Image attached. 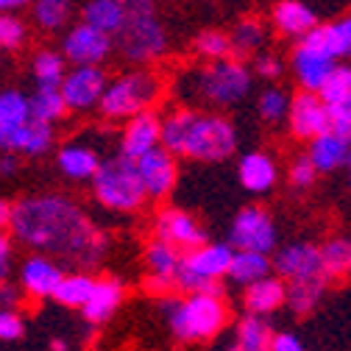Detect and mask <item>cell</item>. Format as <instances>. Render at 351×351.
<instances>
[{"instance_id":"f546056e","label":"cell","mask_w":351,"mask_h":351,"mask_svg":"<svg viewBox=\"0 0 351 351\" xmlns=\"http://www.w3.org/2000/svg\"><path fill=\"white\" fill-rule=\"evenodd\" d=\"M95 282L98 279H93L86 271H73L56 287L53 301H59L62 306H70V310H84L86 301H90V295H93V290H95Z\"/></svg>"},{"instance_id":"f6af8a7d","label":"cell","mask_w":351,"mask_h":351,"mask_svg":"<svg viewBox=\"0 0 351 351\" xmlns=\"http://www.w3.org/2000/svg\"><path fill=\"white\" fill-rule=\"evenodd\" d=\"M329 117H332V131L348 137L351 134V101L343 106H329Z\"/></svg>"},{"instance_id":"7402d4cb","label":"cell","mask_w":351,"mask_h":351,"mask_svg":"<svg viewBox=\"0 0 351 351\" xmlns=\"http://www.w3.org/2000/svg\"><path fill=\"white\" fill-rule=\"evenodd\" d=\"M125 298V287L120 279L114 276H104L95 282V290L90 295V301H86L84 306V318L90 321V324H106L117 310H120V304Z\"/></svg>"},{"instance_id":"9c48e42d","label":"cell","mask_w":351,"mask_h":351,"mask_svg":"<svg viewBox=\"0 0 351 351\" xmlns=\"http://www.w3.org/2000/svg\"><path fill=\"white\" fill-rule=\"evenodd\" d=\"M229 243L234 251H259V254H271L276 248V223L265 206L251 204L243 206L229 229Z\"/></svg>"},{"instance_id":"74e56055","label":"cell","mask_w":351,"mask_h":351,"mask_svg":"<svg viewBox=\"0 0 351 351\" xmlns=\"http://www.w3.org/2000/svg\"><path fill=\"white\" fill-rule=\"evenodd\" d=\"M290 106H293V98L282 90V86H268V90H262V95L256 101L259 117L265 123H282L285 117H290Z\"/></svg>"},{"instance_id":"1f68e13d","label":"cell","mask_w":351,"mask_h":351,"mask_svg":"<svg viewBox=\"0 0 351 351\" xmlns=\"http://www.w3.org/2000/svg\"><path fill=\"white\" fill-rule=\"evenodd\" d=\"M31 75L36 86H62L67 75V59L62 51H36L31 59Z\"/></svg>"},{"instance_id":"f5cc1de1","label":"cell","mask_w":351,"mask_h":351,"mask_svg":"<svg viewBox=\"0 0 351 351\" xmlns=\"http://www.w3.org/2000/svg\"><path fill=\"white\" fill-rule=\"evenodd\" d=\"M31 3V0H0V9H3V14H12V12H20Z\"/></svg>"},{"instance_id":"52a82bcc","label":"cell","mask_w":351,"mask_h":351,"mask_svg":"<svg viewBox=\"0 0 351 351\" xmlns=\"http://www.w3.org/2000/svg\"><path fill=\"white\" fill-rule=\"evenodd\" d=\"M234 245L232 243H206L190 254H184V265L179 274V290L190 293H206V295H223L221 279L229 276L234 262Z\"/></svg>"},{"instance_id":"ba28073f","label":"cell","mask_w":351,"mask_h":351,"mask_svg":"<svg viewBox=\"0 0 351 351\" xmlns=\"http://www.w3.org/2000/svg\"><path fill=\"white\" fill-rule=\"evenodd\" d=\"M162 93V81L148 70H131L109 81L101 101V114L106 120H131L140 112H148Z\"/></svg>"},{"instance_id":"83f0119b","label":"cell","mask_w":351,"mask_h":351,"mask_svg":"<svg viewBox=\"0 0 351 351\" xmlns=\"http://www.w3.org/2000/svg\"><path fill=\"white\" fill-rule=\"evenodd\" d=\"M86 25H93L109 36H117L125 25V6L123 0H90L84 6V20Z\"/></svg>"},{"instance_id":"7c38bea8","label":"cell","mask_w":351,"mask_h":351,"mask_svg":"<svg viewBox=\"0 0 351 351\" xmlns=\"http://www.w3.org/2000/svg\"><path fill=\"white\" fill-rule=\"evenodd\" d=\"M112 39L114 36L86 25V23H78L64 34L62 53L73 67H101V62H106L112 53V45H114Z\"/></svg>"},{"instance_id":"cb8c5ba5","label":"cell","mask_w":351,"mask_h":351,"mask_svg":"<svg viewBox=\"0 0 351 351\" xmlns=\"http://www.w3.org/2000/svg\"><path fill=\"white\" fill-rule=\"evenodd\" d=\"M56 134H53V125L51 123H39V120H31L25 123L23 128H17L9 140H3V145L9 154H23V156H42L48 154L51 145H53Z\"/></svg>"},{"instance_id":"d6a6232c","label":"cell","mask_w":351,"mask_h":351,"mask_svg":"<svg viewBox=\"0 0 351 351\" xmlns=\"http://www.w3.org/2000/svg\"><path fill=\"white\" fill-rule=\"evenodd\" d=\"M67 109L70 106H67V101L62 95V86H36L34 95H31V114L39 123H51L53 125L56 120L64 117Z\"/></svg>"},{"instance_id":"836d02e7","label":"cell","mask_w":351,"mask_h":351,"mask_svg":"<svg viewBox=\"0 0 351 351\" xmlns=\"http://www.w3.org/2000/svg\"><path fill=\"white\" fill-rule=\"evenodd\" d=\"M329 287V279H310V282H290L287 285V306L295 315L313 313L321 304L324 293Z\"/></svg>"},{"instance_id":"5b68a950","label":"cell","mask_w":351,"mask_h":351,"mask_svg":"<svg viewBox=\"0 0 351 351\" xmlns=\"http://www.w3.org/2000/svg\"><path fill=\"white\" fill-rule=\"evenodd\" d=\"M123 6L125 25L114 36L120 53L134 64H148L165 56L167 31L156 14V0H123Z\"/></svg>"},{"instance_id":"603a6c76","label":"cell","mask_w":351,"mask_h":351,"mask_svg":"<svg viewBox=\"0 0 351 351\" xmlns=\"http://www.w3.org/2000/svg\"><path fill=\"white\" fill-rule=\"evenodd\" d=\"M243 304H245V310L254 313V315H271V313L279 310V306L287 304V282L274 276V274L259 279L251 287H245Z\"/></svg>"},{"instance_id":"8d00e7d4","label":"cell","mask_w":351,"mask_h":351,"mask_svg":"<svg viewBox=\"0 0 351 351\" xmlns=\"http://www.w3.org/2000/svg\"><path fill=\"white\" fill-rule=\"evenodd\" d=\"M31 9H34V23L42 31H59L70 20L73 0H34Z\"/></svg>"},{"instance_id":"4dcf8cb0","label":"cell","mask_w":351,"mask_h":351,"mask_svg":"<svg viewBox=\"0 0 351 351\" xmlns=\"http://www.w3.org/2000/svg\"><path fill=\"white\" fill-rule=\"evenodd\" d=\"M276 332L271 329L265 315H254L248 313L240 324H237V346L245 351H271Z\"/></svg>"},{"instance_id":"ee69618b","label":"cell","mask_w":351,"mask_h":351,"mask_svg":"<svg viewBox=\"0 0 351 351\" xmlns=\"http://www.w3.org/2000/svg\"><path fill=\"white\" fill-rule=\"evenodd\" d=\"M282 70H285V64L274 53H259L254 59V73L262 75V78H268V81H276L282 75Z\"/></svg>"},{"instance_id":"7bdbcfd3","label":"cell","mask_w":351,"mask_h":351,"mask_svg":"<svg viewBox=\"0 0 351 351\" xmlns=\"http://www.w3.org/2000/svg\"><path fill=\"white\" fill-rule=\"evenodd\" d=\"M25 332V321L20 310H3L0 313V337L3 340H20Z\"/></svg>"},{"instance_id":"6da1fadb","label":"cell","mask_w":351,"mask_h":351,"mask_svg":"<svg viewBox=\"0 0 351 351\" xmlns=\"http://www.w3.org/2000/svg\"><path fill=\"white\" fill-rule=\"evenodd\" d=\"M9 232L34 254L64 259L81 268H95L109 251V237L90 221L84 206L59 193L14 201Z\"/></svg>"},{"instance_id":"ac0fdd59","label":"cell","mask_w":351,"mask_h":351,"mask_svg":"<svg viewBox=\"0 0 351 351\" xmlns=\"http://www.w3.org/2000/svg\"><path fill=\"white\" fill-rule=\"evenodd\" d=\"M67 274L53 256L31 254L20 268V290L31 298H53L56 287L62 285Z\"/></svg>"},{"instance_id":"277c9868","label":"cell","mask_w":351,"mask_h":351,"mask_svg":"<svg viewBox=\"0 0 351 351\" xmlns=\"http://www.w3.org/2000/svg\"><path fill=\"white\" fill-rule=\"evenodd\" d=\"M162 315L167 329L182 343H201L221 332L229 321V310L221 295L190 293L184 298H162Z\"/></svg>"},{"instance_id":"4fadbf2b","label":"cell","mask_w":351,"mask_h":351,"mask_svg":"<svg viewBox=\"0 0 351 351\" xmlns=\"http://www.w3.org/2000/svg\"><path fill=\"white\" fill-rule=\"evenodd\" d=\"M106 86H109V78L101 67H73L64 75L62 95L73 112H90L101 106Z\"/></svg>"},{"instance_id":"f1b7e54d","label":"cell","mask_w":351,"mask_h":351,"mask_svg":"<svg viewBox=\"0 0 351 351\" xmlns=\"http://www.w3.org/2000/svg\"><path fill=\"white\" fill-rule=\"evenodd\" d=\"M274 271V259H268V254H259V251H237L234 254V262H232V271H229V279L234 285H243V287H251L254 282L271 276Z\"/></svg>"},{"instance_id":"44dd1931","label":"cell","mask_w":351,"mask_h":351,"mask_svg":"<svg viewBox=\"0 0 351 351\" xmlns=\"http://www.w3.org/2000/svg\"><path fill=\"white\" fill-rule=\"evenodd\" d=\"M306 156L313 159L318 173H335L337 167H348L351 159V140L337 134V131H326V134L306 143Z\"/></svg>"},{"instance_id":"d590c367","label":"cell","mask_w":351,"mask_h":351,"mask_svg":"<svg viewBox=\"0 0 351 351\" xmlns=\"http://www.w3.org/2000/svg\"><path fill=\"white\" fill-rule=\"evenodd\" d=\"M324 251V265L329 279L351 276V237H335L321 245Z\"/></svg>"},{"instance_id":"7dc6e473","label":"cell","mask_w":351,"mask_h":351,"mask_svg":"<svg viewBox=\"0 0 351 351\" xmlns=\"http://www.w3.org/2000/svg\"><path fill=\"white\" fill-rule=\"evenodd\" d=\"M20 301H23V290H17V285H9V282L0 285V304H3V310H17Z\"/></svg>"},{"instance_id":"60d3db41","label":"cell","mask_w":351,"mask_h":351,"mask_svg":"<svg viewBox=\"0 0 351 351\" xmlns=\"http://www.w3.org/2000/svg\"><path fill=\"white\" fill-rule=\"evenodd\" d=\"M28 39V28L23 20L12 17V14H3L0 17V45H3V51H17L25 45Z\"/></svg>"},{"instance_id":"9a60e30c","label":"cell","mask_w":351,"mask_h":351,"mask_svg":"<svg viewBox=\"0 0 351 351\" xmlns=\"http://www.w3.org/2000/svg\"><path fill=\"white\" fill-rule=\"evenodd\" d=\"M290 131L293 137L313 143L315 137L332 131V117H329V106L321 101L318 93H306L301 90L298 95H293V106H290Z\"/></svg>"},{"instance_id":"f907efd6","label":"cell","mask_w":351,"mask_h":351,"mask_svg":"<svg viewBox=\"0 0 351 351\" xmlns=\"http://www.w3.org/2000/svg\"><path fill=\"white\" fill-rule=\"evenodd\" d=\"M12 212H14V204H12V201H3V204H0V226H3V232H9Z\"/></svg>"},{"instance_id":"681fc988","label":"cell","mask_w":351,"mask_h":351,"mask_svg":"<svg viewBox=\"0 0 351 351\" xmlns=\"http://www.w3.org/2000/svg\"><path fill=\"white\" fill-rule=\"evenodd\" d=\"M9 268H12V237L9 232H3V237H0V276H9Z\"/></svg>"},{"instance_id":"30bf717a","label":"cell","mask_w":351,"mask_h":351,"mask_svg":"<svg viewBox=\"0 0 351 351\" xmlns=\"http://www.w3.org/2000/svg\"><path fill=\"white\" fill-rule=\"evenodd\" d=\"M143 262H145V290L159 295V298H167L176 287H179V274H182V265H184V251H179L176 245L154 237L148 245H145V254H143Z\"/></svg>"},{"instance_id":"f35d334b","label":"cell","mask_w":351,"mask_h":351,"mask_svg":"<svg viewBox=\"0 0 351 351\" xmlns=\"http://www.w3.org/2000/svg\"><path fill=\"white\" fill-rule=\"evenodd\" d=\"M321 101L326 106H343L351 101V67H335V73L326 78V84L321 86Z\"/></svg>"},{"instance_id":"e575fe53","label":"cell","mask_w":351,"mask_h":351,"mask_svg":"<svg viewBox=\"0 0 351 351\" xmlns=\"http://www.w3.org/2000/svg\"><path fill=\"white\" fill-rule=\"evenodd\" d=\"M229 39H232V56L245 59L262 48V42H265V25H262L256 17H245L232 28Z\"/></svg>"},{"instance_id":"4316f807","label":"cell","mask_w":351,"mask_h":351,"mask_svg":"<svg viewBox=\"0 0 351 351\" xmlns=\"http://www.w3.org/2000/svg\"><path fill=\"white\" fill-rule=\"evenodd\" d=\"M31 98L23 95L20 90H6L0 95V143L9 140L17 128L31 123Z\"/></svg>"},{"instance_id":"8fae6325","label":"cell","mask_w":351,"mask_h":351,"mask_svg":"<svg viewBox=\"0 0 351 351\" xmlns=\"http://www.w3.org/2000/svg\"><path fill=\"white\" fill-rule=\"evenodd\" d=\"M274 271L287 285L310 282V279H329L326 265H324V251L313 243H287L285 248H279L274 256Z\"/></svg>"},{"instance_id":"5bb4252c","label":"cell","mask_w":351,"mask_h":351,"mask_svg":"<svg viewBox=\"0 0 351 351\" xmlns=\"http://www.w3.org/2000/svg\"><path fill=\"white\" fill-rule=\"evenodd\" d=\"M154 234L159 240L176 245L179 251H184V254L206 245V232L198 226V221L193 215H187L184 209H176V206H165L156 212Z\"/></svg>"},{"instance_id":"d4e9b609","label":"cell","mask_w":351,"mask_h":351,"mask_svg":"<svg viewBox=\"0 0 351 351\" xmlns=\"http://www.w3.org/2000/svg\"><path fill=\"white\" fill-rule=\"evenodd\" d=\"M240 184L248 193H268L276 179H279V167L274 162V156H268L265 151H251L240 159Z\"/></svg>"},{"instance_id":"9f6ffc18","label":"cell","mask_w":351,"mask_h":351,"mask_svg":"<svg viewBox=\"0 0 351 351\" xmlns=\"http://www.w3.org/2000/svg\"><path fill=\"white\" fill-rule=\"evenodd\" d=\"M232 351H245V348H240V346H237V348H232Z\"/></svg>"},{"instance_id":"db71d44e","label":"cell","mask_w":351,"mask_h":351,"mask_svg":"<svg viewBox=\"0 0 351 351\" xmlns=\"http://www.w3.org/2000/svg\"><path fill=\"white\" fill-rule=\"evenodd\" d=\"M51 348H53V351H67V343L56 337V340H51Z\"/></svg>"},{"instance_id":"8992f818","label":"cell","mask_w":351,"mask_h":351,"mask_svg":"<svg viewBox=\"0 0 351 351\" xmlns=\"http://www.w3.org/2000/svg\"><path fill=\"white\" fill-rule=\"evenodd\" d=\"M90 184L95 201L112 212H137L148 201L137 162L123 154L106 159Z\"/></svg>"},{"instance_id":"2e32d148","label":"cell","mask_w":351,"mask_h":351,"mask_svg":"<svg viewBox=\"0 0 351 351\" xmlns=\"http://www.w3.org/2000/svg\"><path fill=\"white\" fill-rule=\"evenodd\" d=\"M143 184L151 201H165L176 182H179V165H176V154H170L165 145L154 148L151 154H145L143 159H137Z\"/></svg>"},{"instance_id":"d6986e66","label":"cell","mask_w":351,"mask_h":351,"mask_svg":"<svg viewBox=\"0 0 351 351\" xmlns=\"http://www.w3.org/2000/svg\"><path fill=\"white\" fill-rule=\"evenodd\" d=\"M56 165L70 182H93L104 159L98 156V145H93L86 137H78L59 148Z\"/></svg>"},{"instance_id":"ffe728a7","label":"cell","mask_w":351,"mask_h":351,"mask_svg":"<svg viewBox=\"0 0 351 351\" xmlns=\"http://www.w3.org/2000/svg\"><path fill=\"white\" fill-rule=\"evenodd\" d=\"M335 67H337V59L304 45V42H298L293 51V73L301 84V90H306V93H321V86L335 73Z\"/></svg>"},{"instance_id":"7a4b0ae2","label":"cell","mask_w":351,"mask_h":351,"mask_svg":"<svg viewBox=\"0 0 351 351\" xmlns=\"http://www.w3.org/2000/svg\"><path fill=\"white\" fill-rule=\"evenodd\" d=\"M162 145L195 162H223L237 151V131L223 114L173 109L162 117Z\"/></svg>"},{"instance_id":"3957f363","label":"cell","mask_w":351,"mask_h":351,"mask_svg":"<svg viewBox=\"0 0 351 351\" xmlns=\"http://www.w3.org/2000/svg\"><path fill=\"white\" fill-rule=\"evenodd\" d=\"M176 93L187 104H206L226 109L240 104L251 93V70L243 64V59H217L198 70L184 73L176 81Z\"/></svg>"},{"instance_id":"b9f144b4","label":"cell","mask_w":351,"mask_h":351,"mask_svg":"<svg viewBox=\"0 0 351 351\" xmlns=\"http://www.w3.org/2000/svg\"><path fill=\"white\" fill-rule=\"evenodd\" d=\"M315 176H318V167L313 165V159L301 154L290 162V170H287V179L295 190H306V187H313L315 184Z\"/></svg>"},{"instance_id":"6f0895ef","label":"cell","mask_w":351,"mask_h":351,"mask_svg":"<svg viewBox=\"0 0 351 351\" xmlns=\"http://www.w3.org/2000/svg\"><path fill=\"white\" fill-rule=\"evenodd\" d=\"M348 140H351V134H348Z\"/></svg>"},{"instance_id":"bcb514c9","label":"cell","mask_w":351,"mask_h":351,"mask_svg":"<svg viewBox=\"0 0 351 351\" xmlns=\"http://www.w3.org/2000/svg\"><path fill=\"white\" fill-rule=\"evenodd\" d=\"M335 31H337V42H340L343 56H351V14L340 17L335 23Z\"/></svg>"},{"instance_id":"484cf974","label":"cell","mask_w":351,"mask_h":351,"mask_svg":"<svg viewBox=\"0 0 351 351\" xmlns=\"http://www.w3.org/2000/svg\"><path fill=\"white\" fill-rule=\"evenodd\" d=\"M274 25L285 36H306L315 25V12L301 0H279L274 6Z\"/></svg>"},{"instance_id":"c3c4849f","label":"cell","mask_w":351,"mask_h":351,"mask_svg":"<svg viewBox=\"0 0 351 351\" xmlns=\"http://www.w3.org/2000/svg\"><path fill=\"white\" fill-rule=\"evenodd\" d=\"M271 351H306V348H304V343H301L295 335H290V332H279V335L274 337Z\"/></svg>"},{"instance_id":"816d5d0a","label":"cell","mask_w":351,"mask_h":351,"mask_svg":"<svg viewBox=\"0 0 351 351\" xmlns=\"http://www.w3.org/2000/svg\"><path fill=\"white\" fill-rule=\"evenodd\" d=\"M14 170H17V154H3V159H0V173L12 176Z\"/></svg>"},{"instance_id":"e0dca14e","label":"cell","mask_w":351,"mask_h":351,"mask_svg":"<svg viewBox=\"0 0 351 351\" xmlns=\"http://www.w3.org/2000/svg\"><path fill=\"white\" fill-rule=\"evenodd\" d=\"M159 145H162V117L154 109H148V112H140L131 120H125L117 154L137 162L145 154H151L154 148H159Z\"/></svg>"},{"instance_id":"ab89813d","label":"cell","mask_w":351,"mask_h":351,"mask_svg":"<svg viewBox=\"0 0 351 351\" xmlns=\"http://www.w3.org/2000/svg\"><path fill=\"white\" fill-rule=\"evenodd\" d=\"M195 51H198V56H204L209 62L229 59L232 56V39H229V34L215 31V28L212 31H201L195 36Z\"/></svg>"},{"instance_id":"11a10c76","label":"cell","mask_w":351,"mask_h":351,"mask_svg":"<svg viewBox=\"0 0 351 351\" xmlns=\"http://www.w3.org/2000/svg\"><path fill=\"white\" fill-rule=\"evenodd\" d=\"M348 184H351V159H348Z\"/></svg>"}]
</instances>
